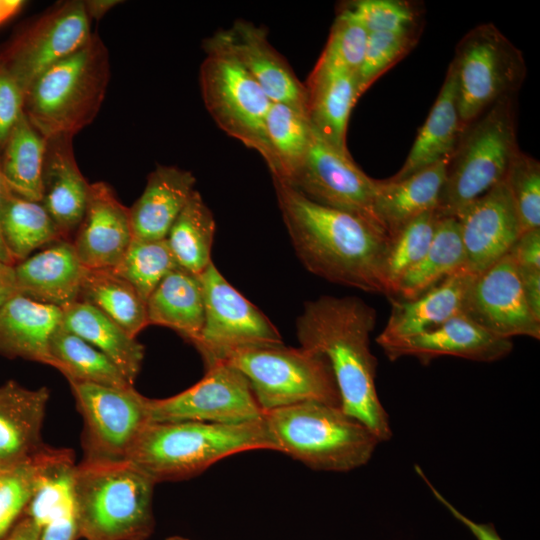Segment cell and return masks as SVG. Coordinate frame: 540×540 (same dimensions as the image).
Wrapping results in <instances>:
<instances>
[{
	"label": "cell",
	"mask_w": 540,
	"mask_h": 540,
	"mask_svg": "<svg viewBox=\"0 0 540 540\" xmlns=\"http://www.w3.org/2000/svg\"><path fill=\"white\" fill-rule=\"evenodd\" d=\"M272 179L278 208L303 266L329 282L387 295V234L356 215L318 204Z\"/></svg>",
	"instance_id": "6da1fadb"
},
{
	"label": "cell",
	"mask_w": 540,
	"mask_h": 540,
	"mask_svg": "<svg viewBox=\"0 0 540 540\" xmlns=\"http://www.w3.org/2000/svg\"><path fill=\"white\" fill-rule=\"evenodd\" d=\"M376 320V310L359 297L324 295L304 304L296 320V333L301 347L328 360L342 410L384 442L393 432L375 383L377 359L370 337Z\"/></svg>",
	"instance_id": "7a4b0ae2"
},
{
	"label": "cell",
	"mask_w": 540,
	"mask_h": 540,
	"mask_svg": "<svg viewBox=\"0 0 540 540\" xmlns=\"http://www.w3.org/2000/svg\"><path fill=\"white\" fill-rule=\"evenodd\" d=\"M255 449L277 451L264 417L241 424L150 423L126 460L158 483L194 477L225 457Z\"/></svg>",
	"instance_id": "3957f363"
},
{
	"label": "cell",
	"mask_w": 540,
	"mask_h": 540,
	"mask_svg": "<svg viewBox=\"0 0 540 540\" xmlns=\"http://www.w3.org/2000/svg\"><path fill=\"white\" fill-rule=\"evenodd\" d=\"M155 484L127 460H82L73 485L78 538L147 540L155 525Z\"/></svg>",
	"instance_id": "277c9868"
},
{
	"label": "cell",
	"mask_w": 540,
	"mask_h": 540,
	"mask_svg": "<svg viewBox=\"0 0 540 540\" xmlns=\"http://www.w3.org/2000/svg\"><path fill=\"white\" fill-rule=\"evenodd\" d=\"M110 80L109 52L93 33L80 49L40 74L26 89L23 112L45 138L74 137L99 113Z\"/></svg>",
	"instance_id": "5b68a950"
},
{
	"label": "cell",
	"mask_w": 540,
	"mask_h": 540,
	"mask_svg": "<svg viewBox=\"0 0 540 540\" xmlns=\"http://www.w3.org/2000/svg\"><path fill=\"white\" fill-rule=\"evenodd\" d=\"M277 451L311 469L347 472L369 462L380 440L341 407L302 402L264 413Z\"/></svg>",
	"instance_id": "8992f818"
},
{
	"label": "cell",
	"mask_w": 540,
	"mask_h": 540,
	"mask_svg": "<svg viewBox=\"0 0 540 540\" xmlns=\"http://www.w3.org/2000/svg\"><path fill=\"white\" fill-rule=\"evenodd\" d=\"M519 151L514 95L494 103L463 130L447 165L437 215L456 218L503 182Z\"/></svg>",
	"instance_id": "52a82bcc"
},
{
	"label": "cell",
	"mask_w": 540,
	"mask_h": 540,
	"mask_svg": "<svg viewBox=\"0 0 540 540\" xmlns=\"http://www.w3.org/2000/svg\"><path fill=\"white\" fill-rule=\"evenodd\" d=\"M223 360L246 377L264 413L310 401L341 407L330 364L318 352L263 345L234 350Z\"/></svg>",
	"instance_id": "ba28073f"
},
{
	"label": "cell",
	"mask_w": 540,
	"mask_h": 540,
	"mask_svg": "<svg viewBox=\"0 0 540 540\" xmlns=\"http://www.w3.org/2000/svg\"><path fill=\"white\" fill-rule=\"evenodd\" d=\"M199 86L206 110L228 136L255 150L270 169L265 134L271 100L215 33L202 44Z\"/></svg>",
	"instance_id": "9c48e42d"
},
{
	"label": "cell",
	"mask_w": 540,
	"mask_h": 540,
	"mask_svg": "<svg viewBox=\"0 0 540 540\" xmlns=\"http://www.w3.org/2000/svg\"><path fill=\"white\" fill-rule=\"evenodd\" d=\"M450 64L463 130L494 103L514 96L527 71L522 52L492 23L469 30L458 42Z\"/></svg>",
	"instance_id": "30bf717a"
},
{
	"label": "cell",
	"mask_w": 540,
	"mask_h": 540,
	"mask_svg": "<svg viewBox=\"0 0 540 540\" xmlns=\"http://www.w3.org/2000/svg\"><path fill=\"white\" fill-rule=\"evenodd\" d=\"M83 419V460L119 461L151 423L149 398L134 387L68 381Z\"/></svg>",
	"instance_id": "8fae6325"
},
{
	"label": "cell",
	"mask_w": 540,
	"mask_h": 540,
	"mask_svg": "<svg viewBox=\"0 0 540 540\" xmlns=\"http://www.w3.org/2000/svg\"><path fill=\"white\" fill-rule=\"evenodd\" d=\"M199 277L204 324L193 345L205 367L237 349L283 344L274 324L224 278L213 262Z\"/></svg>",
	"instance_id": "7c38bea8"
},
{
	"label": "cell",
	"mask_w": 540,
	"mask_h": 540,
	"mask_svg": "<svg viewBox=\"0 0 540 540\" xmlns=\"http://www.w3.org/2000/svg\"><path fill=\"white\" fill-rule=\"evenodd\" d=\"M83 1L49 8L0 47V61L24 92L48 68L83 47L92 37Z\"/></svg>",
	"instance_id": "4fadbf2b"
},
{
	"label": "cell",
	"mask_w": 540,
	"mask_h": 540,
	"mask_svg": "<svg viewBox=\"0 0 540 540\" xmlns=\"http://www.w3.org/2000/svg\"><path fill=\"white\" fill-rule=\"evenodd\" d=\"M149 415L151 423L241 424L263 419L264 411L246 377L221 360L207 366L204 377L179 394L149 398Z\"/></svg>",
	"instance_id": "5bb4252c"
},
{
	"label": "cell",
	"mask_w": 540,
	"mask_h": 540,
	"mask_svg": "<svg viewBox=\"0 0 540 540\" xmlns=\"http://www.w3.org/2000/svg\"><path fill=\"white\" fill-rule=\"evenodd\" d=\"M284 183L318 204L356 215L386 233L374 210L376 179L366 175L349 152L336 149L314 130L305 158Z\"/></svg>",
	"instance_id": "9a60e30c"
},
{
	"label": "cell",
	"mask_w": 540,
	"mask_h": 540,
	"mask_svg": "<svg viewBox=\"0 0 540 540\" xmlns=\"http://www.w3.org/2000/svg\"><path fill=\"white\" fill-rule=\"evenodd\" d=\"M461 313L501 338L540 339V320L526 302L518 267L509 253L474 274L465 292Z\"/></svg>",
	"instance_id": "2e32d148"
},
{
	"label": "cell",
	"mask_w": 540,
	"mask_h": 540,
	"mask_svg": "<svg viewBox=\"0 0 540 540\" xmlns=\"http://www.w3.org/2000/svg\"><path fill=\"white\" fill-rule=\"evenodd\" d=\"M466 269L477 274L509 253L521 234L505 182L468 205L457 217Z\"/></svg>",
	"instance_id": "e0dca14e"
},
{
	"label": "cell",
	"mask_w": 540,
	"mask_h": 540,
	"mask_svg": "<svg viewBox=\"0 0 540 540\" xmlns=\"http://www.w3.org/2000/svg\"><path fill=\"white\" fill-rule=\"evenodd\" d=\"M391 361L408 356L423 365L442 356L495 362L513 350L511 339L498 337L459 313L436 328L379 344Z\"/></svg>",
	"instance_id": "ac0fdd59"
},
{
	"label": "cell",
	"mask_w": 540,
	"mask_h": 540,
	"mask_svg": "<svg viewBox=\"0 0 540 540\" xmlns=\"http://www.w3.org/2000/svg\"><path fill=\"white\" fill-rule=\"evenodd\" d=\"M216 34L271 102L290 105L306 114L305 85L269 42L264 27L237 19L230 28Z\"/></svg>",
	"instance_id": "d6986e66"
},
{
	"label": "cell",
	"mask_w": 540,
	"mask_h": 540,
	"mask_svg": "<svg viewBox=\"0 0 540 540\" xmlns=\"http://www.w3.org/2000/svg\"><path fill=\"white\" fill-rule=\"evenodd\" d=\"M133 239L129 208L104 181L90 185L84 215L72 239L82 265L88 269H113Z\"/></svg>",
	"instance_id": "ffe728a7"
},
{
	"label": "cell",
	"mask_w": 540,
	"mask_h": 540,
	"mask_svg": "<svg viewBox=\"0 0 540 540\" xmlns=\"http://www.w3.org/2000/svg\"><path fill=\"white\" fill-rule=\"evenodd\" d=\"M73 138L59 135L46 139L41 178V203L61 238L70 242L84 215L91 185L78 167Z\"/></svg>",
	"instance_id": "44dd1931"
},
{
	"label": "cell",
	"mask_w": 540,
	"mask_h": 540,
	"mask_svg": "<svg viewBox=\"0 0 540 540\" xmlns=\"http://www.w3.org/2000/svg\"><path fill=\"white\" fill-rule=\"evenodd\" d=\"M46 387L28 389L14 380L0 386V471L30 460L44 447Z\"/></svg>",
	"instance_id": "7402d4cb"
},
{
	"label": "cell",
	"mask_w": 540,
	"mask_h": 540,
	"mask_svg": "<svg viewBox=\"0 0 540 540\" xmlns=\"http://www.w3.org/2000/svg\"><path fill=\"white\" fill-rule=\"evenodd\" d=\"M14 267L21 295L61 310L79 298L85 267L70 241L57 240Z\"/></svg>",
	"instance_id": "603a6c76"
},
{
	"label": "cell",
	"mask_w": 540,
	"mask_h": 540,
	"mask_svg": "<svg viewBox=\"0 0 540 540\" xmlns=\"http://www.w3.org/2000/svg\"><path fill=\"white\" fill-rule=\"evenodd\" d=\"M195 184L196 178L191 171L157 165L148 175L142 194L129 207L133 239H165L196 190Z\"/></svg>",
	"instance_id": "cb8c5ba5"
},
{
	"label": "cell",
	"mask_w": 540,
	"mask_h": 540,
	"mask_svg": "<svg viewBox=\"0 0 540 540\" xmlns=\"http://www.w3.org/2000/svg\"><path fill=\"white\" fill-rule=\"evenodd\" d=\"M304 85L306 116L311 127L327 143L348 152V121L359 99L356 74L316 63Z\"/></svg>",
	"instance_id": "d4e9b609"
},
{
	"label": "cell",
	"mask_w": 540,
	"mask_h": 540,
	"mask_svg": "<svg viewBox=\"0 0 540 540\" xmlns=\"http://www.w3.org/2000/svg\"><path fill=\"white\" fill-rule=\"evenodd\" d=\"M474 274L462 269L416 298L392 300L378 344L410 337L436 328L461 313L467 287Z\"/></svg>",
	"instance_id": "484cf974"
},
{
	"label": "cell",
	"mask_w": 540,
	"mask_h": 540,
	"mask_svg": "<svg viewBox=\"0 0 540 540\" xmlns=\"http://www.w3.org/2000/svg\"><path fill=\"white\" fill-rule=\"evenodd\" d=\"M63 311L18 294L0 307V354L54 366L49 343Z\"/></svg>",
	"instance_id": "4316f807"
},
{
	"label": "cell",
	"mask_w": 540,
	"mask_h": 540,
	"mask_svg": "<svg viewBox=\"0 0 540 540\" xmlns=\"http://www.w3.org/2000/svg\"><path fill=\"white\" fill-rule=\"evenodd\" d=\"M448 162L442 160L398 181L376 180L374 210L389 238L414 218L437 210Z\"/></svg>",
	"instance_id": "83f0119b"
},
{
	"label": "cell",
	"mask_w": 540,
	"mask_h": 540,
	"mask_svg": "<svg viewBox=\"0 0 540 540\" xmlns=\"http://www.w3.org/2000/svg\"><path fill=\"white\" fill-rule=\"evenodd\" d=\"M463 132L457 100L456 76L450 64L439 94L402 167L392 181L404 179L442 160L450 159Z\"/></svg>",
	"instance_id": "f1b7e54d"
},
{
	"label": "cell",
	"mask_w": 540,
	"mask_h": 540,
	"mask_svg": "<svg viewBox=\"0 0 540 540\" xmlns=\"http://www.w3.org/2000/svg\"><path fill=\"white\" fill-rule=\"evenodd\" d=\"M148 325L172 329L192 345L204 324V298L199 275L181 267L170 271L146 300Z\"/></svg>",
	"instance_id": "f546056e"
},
{
	"label": "cell",
	"mask_w": 540,
	"mask_h": 540,
	"mask_svg": "<svg viewBox=\"0 0 540 540\" xmlns=\"http://www.w3.org/2000/svg\"><path fill=\"white\" fill-rule=\"evenodd\" d=\"M61 325L104 353L133 385L144 346L93 306L77 300L63 309Z\"/></svg>",
	"instance_id": "4dcf8cb0"
},
{
	"label": "cell",
	"mask_w": 540,
	"mask_h": 540,
	"mask_svg": "<svg viewBox=\"0 0 540 540\" xmlns=\"http://www.w3.org/2000/svg\"><path fill=\"white\" fill-rule=\"evenodd\" d=\"M0 229L6 249L15 265L31 256L35 250L62 239L42 203L18 196L3 180Z\"/></svg>",
	"instance_id": "1f68e13d"
},
{
	"label": "cell",
	"mask_w": 540,
	"mask_h": 540,
	"mask_svg": "<svg viewBox=\"0 0 540 540\" xmlns=\"http://www.w3.org/2000/svg\"><path fill=\"white\" fill-rule=\"evenodd\" d=\"M462 269H466V256L458 220L439 217L428 249L402 276L395 295L404 300L416 298Z\"/></svg>",
	"instance_id": "d6a6232c"
},
{
	"label": "cell",
	"mask_w": 540,
	"mask_h": 540,
	"mask_svg": "<svg viewBox=\"0 0 540 540\" xmlns=\"http://www.w3.org/2000/svg\"><path fill=\"white\" fill-rule=\"evenodd\" d=\"M38 476L33 496L25 510L41 529L55 518L75 512L76 463L69 449L45 446L37 455Z\"/></svg>",
	"instance_id": "836d02e7"
},
{
	"label": "cell",
	"mask_w": 540,
	"mask_h": 540,
	"mask_svg": "<svg viewBox=\"0 0 540 540\" xmlns=\"http://www.w3.org/2000/svg\"><path fill=\"white\" fill-rule=\"evenodd\" d=\"M45 149L46 139L23 112L0 150L1 177L12 192L25 199L41 202Z\"/></svg>",
	"instance_id": "e575fe53"
},
{
	"label": "cell",
	"mask_w": 540,
	"mask_h": 540,
	"mask_svg": "<svg viewBox=\"0 0 540 540\" xmlns=\"http://www.w3.org/2000/svg\"><path fill=\"white\" fill-rule=\"evenodd\" d=\"M135 337L148 326L146 301L112 269H88L82 278L79 298Z\"/></svg>",
	"instance_id": "d590c367"
},
{
	"label": "cell",
	"mask_w": 540,
	"mask_h": 540,
	"mask_svg": "<svg viewBox=\"0 0 540 540\" xmlns=\"http://www.w3.org/2000/svg\"><path fill=\"white\" fill-rule=\"evenodd\" d=\"M49 351L54 361L53 367L68 381L122 389L133 387L104 353L61 324L50 338Z\"/></svg>",
	"instance_id": "8d00e7d4"
},
{
	"label": "cell",
	"mask_w": 540,
	"mask_h": 540,
	"mask_svg": "<svg viewBox=\"0 0 540 540\" xmlns=\"http://www.w3.org/2000/svg\"><path fill=\"white\" fill-rule=\"evenodd\" d=\"M215 231L213 213L195 190L165 238L178 266L196 275L204 272L213 262Z\"/></svg>",
	"instance_id": "74e56055"
},
{
	"label": "cell",
	"mask_w": 540,
	"mask_h": 540,
	"mask_svg": "<svg viewBox=\"0 0 540 540\" xmlns=\"http://www.w3.org/2000/svg\"><path fill=\"white\" fill-rule=\"evenodd\" d=\"M265 134L272 157V178L285 182L305 158L313 129L304 112L272 102L265 119Z\"/></svg>",
	"instance_id": "f35d334b"
},
{
	"label": "cell",
	"mask_w": 540,
	"mask_h": 540,
	"mask_svg": "<svg viewBox=\"0 0 540 540\" xmlns=\"http://www.w3.org/2000/svg\"><path fill=\"white\" fill-rule=\"evenodd\" d=\"M439 216L427 212L401 227L389 238L384 262V281L387 296H394L402 276L425 254L436 229Z\"/></svg>",
	"instance_id": "ab89813d"
},
{
	"label": "cell",
	"mask_w": 540,
	"mask_h": 540,
	"mask_svg": "<svg viewBox=\"0 0 540 540\" xmlns=\"http://www.w3.org/2000/svg\"><path fill=\"white\" fill-rule=\"evenodd\" d=\"M179 267L165 239H132L118 264L112 269L130 283L146 301L163 278Z\"/></svg>",
	"instance_id": "60d3db41"
},
{
	"label": "cell",
	"mask_w": 540,
	"mask_h": 540,
	"mask_svg": "<svg viewBox=\"0 0 540 540\" xmlns=\"http://www.w3.org/2000/svg\"><path fill=\"white\" fill-rule=\"evenodd\" d=\"M370 32L420 34L423 10L403 0H355L342 5Z\"/></svg>",
	"instance_id": "b9f144b4"
},
{
	"label": "cell",
	"mask_w": 540,
	"mask_h": 540,
	"mask_svg": "<svg viewBox=\"0 0 540 540\" xmlns=\"http://www.w3.org/2000/svg\"><path fill=\"white\" fill-rule=\"evenodd\" d=\"M504 182L512 198L521 233L540 228V164L521 150L513 159Z\"/></svg>",
	"instance_id": "7bdbcfd3"
},
{
	"label": "cell",
	"mask_w": 540,
	"mask_h": 540,
	"mask_svg": "<svg viewBox=\"0 0 540 540\" xmlns=\"http://www.w3.org/2000/svg\"><path fill=\"white\" fill-rule=\"evenodd\" d=\"M368 39L365 27L346 11L338 12L317 63L357 74Z\"/></svg>",
	"instance_id": "ee69618b"
},
{
	"label": "cell",
	"mask_w": 540,
	"mask_h": 540,
	"mask_svg": "<svg viewBox=\"0 0 540 540\" xmlns=\"http://www.w3.org/2000/svg\"><path fill=\"white\" fill-rule=\"evenodd\" d=\"M419 35L368 33L364 58L356 74L359 98L383 73L409 53L416 45Z\"/></svg>",
	"instance_id": "f6af8a7d"
},
{
	"label": "cell",
	"mask_w": 540,
	"mask_h": 540,
	"mask_svg": "<svg viewBox=\"0 0 540 540\" xmlns=\"http://www.w3.org/2000/svg\"><path fill=\"white\" fill-rule=\"evenodd\" d=\"M37 455L5 473L0 486V539L9 533L33 496L38 476Z\"/></svg>",
	"instance_id": "bcb514c9"
},
{
	"label": "cell",
	"mask_w": 540,
	"mask_h": 540,
	"mask_svg": "<svg viewBox=\"0 0 540 540\" xmlns=\"http://www.w3.org/2000/svg\"><path fill=\"white\" fill-rule=\"evenodd\" d=\"M24 89L0 61V150L23 113Z\"/></svg>",
	"instance_id": "7dc6e473"
},
{
	"label": "cell",
	"mask_w": 540,
	"mask_h": 540,
	"mask_svg": "<svg viewBox=\"0 0 540 540\" xmlns=\"http://www.w3.org/2000/svg\"><path fill=\"white\" fill-rule=\"evenodd\" d=\"M415 471L426 483L435 499L461 524H463L477 540H502L495 527L491 523H479L468 518L452 505L428 480L424 471L415 465Z\"/></svg>",
	"instance_id": "c3c4849f"
},
{
	"label": "cell",
	"mask_w": 540,
	"mask_h": 540,
	"mask_svg": "<svg viewBox=\"0 0 540 540\" xmlns=\"http://www.w3.org/2000/svg\"><path fill=\"white\" fill-rule=\"evenodd\" d=\"M509 254L518 269L540 271V228L521 233Z\"/></svg>",
	"instance_id": "681fc988"
},
{
	"label": "cell",
	"mask_w": 540,
	"mask_h": 540,
	"mask_svg": "<svg viewBox=\"0 0 540 540\" xmlns=\"http://www.w3.org/2000/svg\"><path fill=\"white\" fill-rule=\"evenodd\" d=\"M78 529L75 512L57 517L42 528L40 540H76Z\"/></svg>",
	"instance_id": "f907efd6"
},
{
	"label": "cell",
	"mask_w": 540,
	"mask_h": 540,
	"mask_svg": "<svg viewBox=\"0 0 540 540\" xmlns=\"http://www.w3.org/2000/svg\"><path fill=\"white\" fill-rule=\"evenodd\" d=\"M518 270L526 302L534 316L540 320V271Z\"/></svg>",
	"instance_id": "816d5d0a"
},
{
	"label": "cell",
	"mask_w": 540,
	"mask_h": 540,
	"mask_svg": "<svg viewBox=\"0 0 540 540\" xmlns=\"http://www.w3.org/2000/svg\"><path fill=\"white\" fill-rule=\"evenodd\" d=\"M14 266L0 260V307L19 294Z\"/></svg>",
	"instance_id": "f5cc1de1"
},
{
	"label": "cell",
	"mask_w": 540,
	"mask_h": 540,
	"mask_svg": "<svg viewBox=\"0 0 540 540\" xmlns=\"http://www.w3.org/2000/svg\"><path fill=\"white\" fill-rule=\"evenodd\" d=\"M42 529L29 517L18 521L4 540H40Z\"/></svg>",
	"instance_id": "db71d44e"
},
{
	"label": "cell",
	"mask_w": 540,
	"mask_h": 540,
	"mask_svg": "<svg viewBox=\"0 0 540 540\" xmlns=\"http://www.w3.org/2000/svg\"><path fill=\"white\" fill-rule=\"evenodd\" d=\"M122 3L118 0H86L83 5L88 18L91 20H101L113 7Z\"/></svg>",
	"instance_id": "11a10c76"
},
{
	"label": "cell",
	"mask_w": 540,
	"mask_h": 540,
	"mask_svg": "<svg viewBox=\"0 0 540 540\" xmlns=\"http://www.w3.org/2000/svg\"><path fill=\"white\" fill-rule=\"evenodd\" d=\"M23 5L21 0H0V25L14 17Z\"/></svg>",
	"instance_id": "9f6ffc18"
},
{
	"label": "cell",
	"mask_w": 540,
	"mask_h": 540,
	"mask_svg": "<svg viewBox=\"0 0 540 540\" xmlns=\"http://www.w3.org/2000/svg\"><path fill=\"white\" fill-rule=\"evenodd\" d=\"M1 184H2V178H1V173H0V199H1ZM0 260H2L3 262L7 264L15 265L4 244L2 234H1V229H0Z\"/></svg>",
	"instance_id": "6f0895ef"
},
{
	"label": "cell",
	"mask_w": 540,
	"mask_h": 540,
	"mask_svg": "<svg viewBox=\"0 0 540 540\" xmlns=\"http://www.w3.org/2000/svg\"><path fill=\"white\" fill-rule=\"evenodd\" d=\"M165 540H190V539H187V538H184V537H181V536H171V537H168Z\"/></svg>",
	"instance_id": "680465c9"
},
{
	"label": "cell",
	"mask_w": 540,
	"mask_h": 540,
	"mask_svg": "<svg viewBox=\"0 0 540 540\" xmlns=\"http://www.w3.org/2000/svg\"><path fill=\"white\" fill-rule=\"evenodd\" d=\"M6 471H7V470H5V471H0V486H1L2 482H3V479H4V476H5Z\"/></svg>",
	"instance_id": "91938a15"
}]
</instances>
